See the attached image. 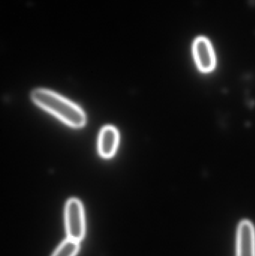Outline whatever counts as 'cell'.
Returning <instances> with one entry per match:
<instances>
[{"label":"cell","instance_id":"6da1fadb","mask_svg":"<svg viewBox=\"0 0 255 256\" xmlns=\"http://www.w3.org/2000/svg\"><path fill=\"white\" fill-rule=\"evenodd\" d=\"M32 102L71 128L85 126L86 116L77 105L50 90L37 88L31 94Z\"/></svg>","mask_w":255,"mask_h":256},{"label":"cell","instance_id":"7a4b0ae2","mask_svg":"<svg viewBox=\"0 0 255 256\" xmlns=\"http://www.w3.org/2000/svg\"><path fill=\"white\" fill-rule=\"evenodd\" d=\"M64 215L67 237L81 242L85 232V215L82 202L77 198H70L66 203Z\"/></svg>","mask_w":255,"mask_h":256},{"label":"cell","instance_id":"3957f363","mask_svg":"<svg viewBox=\"0 0 255 256\" xmlns=\"http://www.w3.org/2000/svg\"><path fill=\"white\" fill-rule=\"evenodd\" d=\"M193 54L201 72L209 73L215 68V54L211 42L206 38L199 37L196 39L193 44Z\"/></svg>","mask_w":255,"mask_h":256},{"label":"cell","instance_id":"277c9868","mask_svg":"<svg viewBox=\"0 0 255 256\" xmlns=\"http://www.w3.org/2000/svg\"><path fill=\"white\" fill-rule=\"evenodd\" d=\"M237 256H255V228L251 221H241L237 236Z\"/></svg>","mask_w":255,"mask_h":256},{"label":"cell","instance_id":"5b68a950","mask_svg":"<svg viewBox=\"0 0 255 256\" xmlns=\"http://www.w3.org/2000/svg\"><path fill=\"white\" fill-rule=\"evenodd\" d=\"M119 142V134L116 128L107 126L103 128L98 138V152L103 158H110L115 154Z\"/></svg>","mask_w":255,"mask_h":256},{"label":"cell","instance_id":"8992f818","mask_svg":"<svg viewBox=\"0 0 255 256\" xmlns=\"http://www.w3.org/2000/svg\"><path fill=\"white\" fill-rule=\"evenodd\" d=\"M79 250V242L67 238L56 248L52 256H76Z\"/></svg>","mask_w":255,"mask_h":256}]
</instances>
